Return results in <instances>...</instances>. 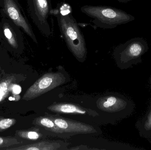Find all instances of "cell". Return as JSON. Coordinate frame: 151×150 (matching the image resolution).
<instances>
[{"mask_svg":"<svg viewBox=\"0 0 151 150\" xmlns=\"http://www.w3.org/2000/svg\"><path fill=\"white\" fill-rule=\"evenodd\" d=\"M16 134L22 139L33 141L45 139L49 136L43 130L38 127L27 130H17Z\"/></svg>","mask_w":151,"mask_h":150,"instance_id":"cell-14","label":"cell"},{"mask_svg":"<svg viewBox=\"0 0 151 150\" xmlns=\"http://www.w3.org/2000/svg\"><path fill=\"white\" fill-rule=\"evenodd\" d=\"M149 49V45L144 39L133 38L114 48V58L118 68L127 69L133 65L142 63V56Z\"/></svg>","mask_w":151,"mask_h":150,"instance_id":"cell-3","label":"cell"},{"mask_svg":"<svg viewBox=\"0 0 151 150\" xmlns=\"http://www.w3.org/2000/svg\"><path fill=\"white\" fill-rule=\"evenodd\" d=\"M16 119H4L0 117V132L9 128L16 124Z\"/></svg>","mask_w":151,"mask_h":150,"instance_id":"cell-17","label":"cell"},{"mask_svg":"<svg viewBox=\"0 0 151 150\" xmlns=\"http://www.w3.org/2000/svg\"><path fill=\"white\" fill-rule=\"evenodd\" d=\"M70 8L65 5L53 9L51 15L56 18L68 49L78 61L83 63L87 58L86 42L79 25L70 11Z\"/></svg>","mask_w":151,"mask_h":150,"instance_id":"cell-1","label":"cell"},{"mask_svg":"<svg viewBox=\"0 0 151 150\" xmlns=\"http://www.w3.org/2000/svg\"><path fill=\"white\" fill-rule=\"evenodd\" d=\"M120 3H126L130 1L131 0H117Z\"/></svg>","mask_w":151,"mask_h":150,"instance_id":"cell-18","label":"cell"},{"mask_svg":"<svg viewBox=\"0 0 151 150\" xmlns=\"http://www.w3.org/2000/svg\"><path fill=\"white\" fill-rule=\"evenodd\" d=\"M33 124L43 130L49 136L62 138H67L71 136L59 128L53 120L46 115L35 119Z\"/></svg>","mask_w":151,"mask_h":150,"instance_id":"cell-9","label":"cell"},{"mask_svg":"<svg viewBox=\"0 0 151 150\" xmlns=\"http://www.w3.org/2000/svg\"><path fill=\"white\" fill-rule=\"evenodd\" d=\"M0 5L8 17L17 26L21 27L35 43H38L35 34L17 0H0Z\"/></svg>","mask_w":151,"mask_h":150,"instance_id":"cell-7","label":"cell"},{"mask_svg":"<svg viewBox=\"0 0 151 150\" xmlns=\"http://www.w3.org/2000/svg\"><path fill=\"white\" fill-rule=\"evenodd\" d=\"M81 11L92 18V23L97 27L103 29H114L135 19L132 15L110 6L86 5L81 7Z\"/></svg>","mask_w":151,"mask_h":150,"instance_id":"cell-2","label":"cell"},{"mask_svg":"<svg viewBox=\"0 0 151 150\" xmlns=\"http://www.w3.org/2000/svg\"><path fill=\"white\" fill-rule=\"evenodd\" d=\"M47 109L49 111L56 113L82 115L87 114L92 117H96L99 115V114L96 111L70 103H55L49 106Z\"/></svg>","mask_w":151,"mask_h":150,"instance_id":"cell-10","label":"cell"},{"mask_svg":"<svg viewBox=\"0 0 151 150\" xmlns=\"http://www.w3.org/2000/svg\"><path fill=\"white\" fill-rule=\"evenodd\" d=\"M54 121L59 128L65 133L73 136L78 134H90L97 133L96 129L93 126L88 125L58 115L46 114V115Z\"/></svg>","mask_w":151,"mask_h":150,"instance_id":"cell-8","label":"cell"},{"mask_svg":"<svg viewBox=\"0 0 151 150\" xmlns=\"http://www.w3.org/2000/svg\"><path fill=\"white\" fill-rule=\"evenodd\" d=\"M70 144L61 141H41L31 144L15 148H9L5 150H68Z\"/></svg>","mask_w":151,"mask_h":150,"instance_id":"cell-11","label":"cell"},{"mask_svg":"<svg viewBox=\"0 0 151 150\" xmlns=\"http://www.w3.org/2000/svg\"><path fill=\"white\" fill-rule=\"evenodd\" d=\"M3 32L9 44L13 48L17 49L19 46L18 41H21V40H19L17 33L7 20V22L4 23Z\"/></svg>","mask_w":151,"mask_h":150,"instance_id":"cell-15","label":"cell"},{"mask_svg":"<svg viewBox=\"0 0 151 150\" xmlns=\"http://www.w3.org/2000/svg\"><path fill=\"white\" fill-rule=\"evenodd\" d=\"M23 143L22 141L12 137H0V150H5L7 148Z\"/></svg>","mask_w":151,"mask_h":150,"instance_id":"cell-16","label":"cell"},{"mask_svg":"<svg viewBox=\"0 0 151 150\" xmlns=\"http://www.w3.org/2000/svg\"><path fill=\"white\" fill-rule=\"evenodd\" d=\"M98 107L110 114L115 120L130 116L134 112L135 104L127 97L112 93L100 98L97 102Z\"/></svg>","mask_w":151,"mask_h":150,"instance_id":"cell-5","label":"cell"},{"mask_svg":"<svg viewBox=\"0 0 151 150\" xmlns=\"http://www.w3.org/2000/svg\"><path fill=\"white\" fill-rule=\"evenodd\" d=\"M149 85H150V87L151 88V75L150 79H149Z\"/></svg>","mask_w":151,"mask_h":150,"instance_id":"cell-19","label":"cell"},{"mask_svg":"<svg viewBox=\"0 0 151 150\" xmlns=\"http://www.w3.org/2000/svg\"><path fill=\"white\" fill-rule=\"evenodd\" d=\"M25 77L19 74H8L0 77V103L9 95L12 94L14 85L25 80Z\"/></svg>","mask_w":151,"mask_h":150,"instance_id":"cell-12","label":"cell"},{"mask_svg":"<svg viewBox=\"0 0 151 150\" xmlns=\"http://www.w3.org/2000/svg\"><path fill=\"white\" fill-rule=\"evenodd\" d=\"M69 76L62 67L56 72H47L42 76L22 97L23 100L29 101L41 96L47 92L65 84L70 81Z\"/></svg>","mask_w":151,"mask_h":150,"instance_id":"cell-4","label":"cell"},{"mask_svg":"<svg viewBox=\"0 0 151 150\" xmlns=\"http://www.w3.org/2000/svg\"><path fill=\"white\" fill-rule=\"evenodd\" d=\"M135 127L139 131L140 136L151 143V100L146 113L137 121Z\"/></svg>","mask_w":151,"mask_h":150,"instance_id":"cell-13","label":"cell"},{"mask_svg":"<svg viewBox=\"0 0 151 150\" xmlns=\"http://www.w3.org/2000/svg\"><path fill=\"white\" fill-rule=\"evenodd\" d=\"M28 11L32 19L41 32L46 37L53 33L50 16L53 9L50 0H27Z\"/></svg>","mask_w":151,"mask_h":150,"instance_id":"cell-6","label":"cell"}]
</instances>
